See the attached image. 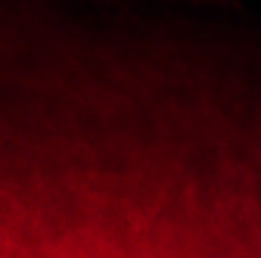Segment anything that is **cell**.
Masks as SVG:
<instances>
[{
  "label": "cell",
  "instance_id": "obj_1",
  "mask_svg": "<svg viewBox=\"0 0 261 258\" xmlns=\"http://www.w3.org/2000/svg\"><path fill=\"white\" fill-rule=\"evenodd\" d=\"M0 258H261V13L0 0Z\"/></svg>",
  "mask_w": 261,
  "mask_h": 258
}]
</instances>
